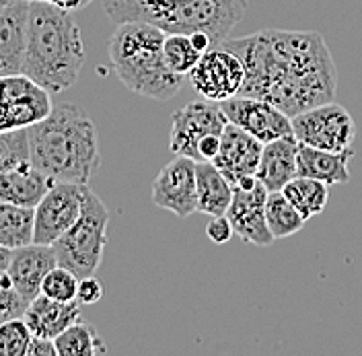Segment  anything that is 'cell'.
Masks as SVG:
<instances>
[{
    "mask_svg": "<svg viewBox=\"0 0 362 356\" xmlns=\"http://www.w3.org/2000/svg\"><path fill=\"white\" fill-rule=\"evenodd\" d=\"M298 149L300 142L294 134L264 144L257 178L270 192H282L298 176Z\"/></svg>",
    "mask_w": 362,
    "mask_h": 356,
    "instance_id": "18",
    "label": "cell"
},
{
    "mask_svg": "<svg viewBox=\"0 0 362 356\" xmlns=\"http://www.w3.org/2000/svg\"><path fill=\"white\" fill-rule=\"evenodd\" d=\"M56 348L58 356H97L107 352L103 338L85 319L74 321L66 332L58 335Z\"/></svg>",
    "mask_w": 362,
    "mask_h": 356,
    "instance_id": "25",
    "label": "cell"
},
{
    "mask_svg": "<svg viewBox=\"0 0 362 356\" xmlns=\"http://www.w3.org/2000/svg\"><path fill=\"white\" fill-rule=\"evenodd\" d=\"M35 243V208L0 204V245L19 249Z\"/></svg>",
    "mask_w": 362,
    "mask_h": 356,
    "instance_id": "23",
    "label": "cell"
},
{
    "mask_svg": "<svg viewBox=\"0 0 362 356\" xmlns=\"http://www.w3.org/2000/svg\"><path fill=\"white\" fill-rule=\"evenodd\" d=\"M33 335L56 340L62 332L81 319L78 301H58L47 294H40L31 301L27 313L23 315Z\"/></svg>",
    "mask_w": 362,
    "mask_h": 356,
    "instance_id": "19",
    "label": "cell"
},
{
    "mask_svg": "<svg viewBox=\"0 0 362 356\" xmlns=\"http://www.w3.org/2000/svg\"><path fill=\"white\" fill-rule=\"evenodd\" d=\"M221 105L228 122L237 124L245 132L262 140L264 144L293 134V117L264 99L237 95L226 101H221Z\"/></svg>",
    "mask_w": 362,
    "mask_h": 356,
    "instance_id": "14",
    "label": "cell"
},
{
    "mask_svg": "<svg viewBox=\"0 0 362 356\" xmlns=\"http://www.w3.org/2000/svg\"><path fill=\"white\" fill-rule=\"evenodd\" d=\"M33 340V332L27 326V321L19 319H11V321H2L0 328V356H27L29 344Z\"/></svg>",
    "mask_w": 362,
    "mask_h": 356,
    "instance_id": "29",
    "label": "cell"
},
{
    "mask_svg": "<svg viewBox=\"0 0 362 356\" xmlns=\"http://www.w3.org/2000/svg\"><path fill=\"white\" fill-rule=\"evenodd\" d=\"M29 2H49L54 6H60V8L72 13V11H78V8L89 6L90 2H95V0H29Z\"/></svg>",
    "mask_w": 362,
    "mask_h": 356,
    "instance_id": "35",
    "label": "cell"
},
{
    "mask_svg": "<svg viewBox=\"0 0 362 356\" xmlns=\"http://www.w3.org/2000/svg\"><path fill=\"white\" fill-rule=\"evenodd\" d=\"M206 235H208V239L212 243L225 245L235 235V229H233V223H230V219L226 214L210 217V223L206 224Z\"/></svg>",
    "mask_w": 362,
    "mask_h": 356,
    "instance_id": "32",
    "label": "cell"
},
{
    "mask_svg": "<svg viewBox=\"0 0 362 356\" xmlns=\"http://www.w3.org/2000/svg\"><path fill=\"white\" fill-rule=\"evenodd\" d=\"M58 266L54 245L31 243L15 249L13 262L0 274V287H13L27 301L42 294L45 276Z\"/></svg>",
    "mask_w": 362,
    "mask_h": 356,
    "instance_id": "15",
    "label": "cell"
},
{
    "mask_svg": "<svg viewBox=\"0 0 362 356\" xmlns=\"http://www.w3.org/2000/svg\"><path fill=\"white\" fill-rule=\"evenodd\" d=\"M29 305L31 301H27L13 287H0V319L2 321L23 317L29 309Z\"/></svg>",
    "mask_w": 362,
    "mask_h": 356,
    "instance_id": "31",
    "label": "cell"
},
{
    "mask_svg": "<svg viewBox=\"0 0 362 356\" xmlns=\"http://www.w3.org/2000/svg\"><path fill=\"white\" fill-rule=\"evenodd\" d=\"M167 33L148 23H122L110 40V60L117 79L142 97L165 101L180 93L183 79L165 60Z\"/></svg>",
    "mask_w": 362,
    "mask_h": 356,
    "instance_id": "5",
    "label": "cell"
},
{
    "mask_svg": "<svg viewBox=\"0 0 362 356\" xmlns=\"http://www.w3.org/2000/svg\"><path fill=\"white\" fill-rule=\"evenodd\" d=\"M52 93L27 74L2 76L0 130L31 128L54 112Z\"/></svg>",
    "mask_w": 362,
    "mask_h": 356,
    "instance_id": "9",
    "label": "cell"
},
{
    "mask_svg": "<svg viewBox=\"0 0 362 356\" xmlns=\"http://www.w3.org/2000/svg\"><path fill=\"white\" fill-rule=\"evenodd\" d=\"M262 153H264L262 140L245 132L237 124L228 122L221 136V151L212 163L225 173L233 185H237L243 179L257 176Z\"/></svg>",
    "mask_w": 362,
    "mask_h": 356,
    "instance_id": "16",
    "label": "cell"
},
{
    "mask_svg": "<svg viewBox=\"0 0 362 356\" xmlns=\"http://www.w3.org/2000/svg\"><path fill=\"white\" fill-rule=\"evenodd\" d=\"M31 163L56 181L85 183L99 171V136L89 113L74 103H58L44 122L29 128Z\"/></svg>",
    "mask_w": 362,
    "mask_h": 356,
    "instance_id": "2",
    "label": "cell"
},
{
    "mask_svg": "<svg viewBox=\"0 0 362 356\" xmlns=\"http://www.w3.org/2000/svg\"><path fill=\"white\" fill-rule=\"evenodd\" d=\"M29 0L0 8V74H23L29 38Z\"/></svg>",
    "mask_w": 362,
    "mask_h": 356,
    "instance_id": "17",
    "label": "cell"
},
{
    "mask_svg": "<svg viewBox=\"0 0 362 356\" xmlns=\"http://www.w3.org/2000/svg\"><path fill=\"white\" fill-rule=\"evenodd\" d=\"M85 183L56 181L35 206V243L54 245L78 221L85 204Z\"/></svg>",
    "mask_w": 362,
    "mask_h": 356,
    "instance_id": "10",
    "label": "cell"
},
{
    "mask_svg": "<svg viewBox=\"0 0 362 356\" xmlns=\"http://www.w3.org/2000/svg\"><path fill=\"white\" fill-rule=\"evenodd\" d=\"M27 356H58L56 340L33 335V340L29 344V350H27Z\"/></svg>",
    "mask_w": 362,
    "mask_h": 356,
    "instance_id": "34",
    "label": "cell"
},
{
    "mask_svg": "<svg viewBox=\"0 0 362 356\" xmlns=\"http://www.w3.org/2000/svg\"><path fill=\"white\" fill-rule=\"evenodd\" d=\"M293 134L300 144L339 153L352 149L356 124L346 108L329 101L294 115Z\"/></svg>",
    "mask_w": 362,
    "mask_h": 356,
    "instance_id": "7",
    "label": "cell"
},
{
    "mask_svg": "<svg viewBox=\"0 0 362 356\" xmlns=\"http://www.w3.org/2000/svg\"><path fill=\"white\" fill-rule=\"evenodd\" d=\"M33 165L31 163V140L29 128L2 130L0 134V171H11Z\"/></svg>",
    "mask_w": 362,
    "mask_h": 356,
    "instance_id": "28",
    "label": "cell"
},
{
    "mask_svg": "<svg viewBox=\"0 0 362 356\" xmlns=\"http://www.w3.org/2000/svg\"><path fill=\"white\" fill-rule=\"evenodd\" d=\"M115 25L148 23L165 33H208L214 45L228 40L245 17L249 0H101Z\"/></svg>",
    "mask_w": 362,
    "mask_h": 356,
    "instance_id": "4",
    "label": "cell"
},
{
    "mask_svg": "<svg viewBox=\"0 0 362 356\" xmlns=\"http://www.w3.org/2000/svg\"><path fill=\"white\" fill-rule=\"evenodd\" d=\"M103 299V285L95 278V276H85L81 278V285H78V294H76V301L81 305H95Z\"/></svg>",
    "mask_w": 362,
    "mask_h": 356,
    "instance_id": "33",
    "label": "cell"
},
{
    "mask_svg": "<svg viewBox=\"0 0 362 356\" xmlns=\"http://www.w3.org/2000/svg\"><path fill=\"white\" fill-rule=\"evenodd\" d=\"M189 83L206 99L226 101L243 89L245 67L235 52L218 45L202 54L200 62L189 72Z\"/></svg>",
    "mask_w": 362,
    "mask_h": 356,
    "instance_id": "11",
    "label": "cell"
},
{
    "mask_svg": "<svg viewBox=\"0 0 362 356\" xmlns=\"http://www.w3.org/2000/svg\"><path fill=\"white\" fill-rule=\"evenodd\" d=\"M110 210L103 200L87 185L85 204L78 221L54 243L58 264L72 270L81 278L95 276L101 266L107 245Z\"/></svg>",
    "mask_w": 362,
    "mask_h": 356,
    "instance_id": "6",
    "label": "cell"
},
{
    "mask_svg": "<svg viewBox=\"0 0 362 356\" xmlns=\"http://www.w3.org/2000/svg\"><path fill=\"white\" fill-rule=\"evenodd\" d=\"M85 64V44L72 13L49 2H31L23 74L49 93L70 89Z\"/></svg>",
    "mask_w": 362,
    "mask_h": 356,
    "instance_id": "3",
    "label": "cell"
},
{
    "mask_svg": "<svg viewBox=\"0 0 362 356\" xmlns=\"http://www.w3.org/2000/svg\"><path fill=\"white\" fill-rule=\"evenodd\" d=\"M196 176H198V212L208 217L226 214L235 196V185L212 161L198 163Z\"/></svg>",
    "mask_w": 362,
    "mask_h": 356,
    "instance_id": "22",
    "label": "cell"
},
{
    "mask_svg": "<svg viewBox=\"0 0 362 356\" xmlns=\"http://www.w3.org/2000/svg\"><path fill=\"white\" fill-rule=\"evenodd\" d=\"M354 156V149L348 151H323L315 147L300 144L298 149V176L319 179L329 185L348 183L350 181V159Z\"/></svg>",
    "mask_w": 362,
    "mask_h": 356,
    "instance_id": "21",
    "label": "cell"
},
{
    "mask_svg": "<svg viewBox=\"0 0 362 356\" xmlns=\"http://www.w3.org/2000/svg\"><path fill=\"white\" fill-rule=\"evenodd\" d=\"M198 161L189 156L175 155L153 181L151 198L158 208L173 212L177 219H187L198 212Z\"/></svg>",
    "mask_w": 362,
    "mask_h": 356,
    "instance_id": "13",
    "label": "cell"
},
{
    "mask_svg": "<svg viewBox=\"0 0 362 356\" xmlns=\"http://www.w3.org/2000/svg\"><path fill=\"white\" fill-rule=\"evenodd\" d=\"M266 219L276 241L293 237L307 223V219L294 208V204L286 198L284 192H270L266 204Z\"/></svg>",
    "mask_w": 362,
    "mask_h": 356,
    "instance_id": "26",
    "label": "cell"
},
{
    "mask_svg": "<svg viewBox=\"0 0 362 356\" xmlns=\"http://www.w3.org/2000/svg\"><path fill=\"white\" fill-rule=\"evenodd\" d=\"M223 47L245 67L239 95L264 99L291 117L336 99L338 70L319 31L262 29L226 40Z\"/></svg>",
    "mask_w": 362,
    "mask_h": 356,
    "instance_id": "1",
    "label": "cell"
},
{
    "mask_svg": "<svg viewBox=\"0 0 362 356\" xmlns=\"http://www.w3.org/2000/svg\"><path fill=\"white\" fill-rule=\"evenodd\" d=\"M165 60L173 72L181 76H189V72L196 68V64L202 58V52L194 45L192 38L185 33H167L165 38Z\"/></svg>",
    "mask_w": 362,
    "mask_h": 356,
    "instance_id": "27",
    "label": "cell"
},
{
    "mask_svg": "<svg viewBox=\"0 0 362 356\" xmlns=\"http://www.w3.org/2000/svg\"><path fill=\"white\" fill-rule=\"evenodd\" d=\"M78 285H81V276L58 264L45 276L42 292L52 299H58V301H76Z\"/></svg>",
    "mask_w": 362,
    "mask_h": 356,
    "instance_id": "30",
    "label": "cell"
},
{
    "mask_svg": "<svg viewBox=\"0 0 362 356\" xmlns=\"http://www.w3.org/2000/svg\"><path fill=\"white\" fill-rule=\"evenodd\" d=\"M268 196L270 190L259 181L257 176L243 179L235 185V196L230 208L226 210V217L233 223L235 235H239L245 243L270 247L276 241L266 219Z\"/></svg>",
    "mask_w": 362,
    "mask_h": 356,
    "instance_id": "12",
    "label": "cell"
},
{
    "mask_svg": "<svg viewBox=\"0 0 362 356\" xmlns=\"http://www.w3.org/2000/svg\"><path fill=\"white\" fill-rule=\"evenodd\" d=\"M54 183L56 179L45 176L35 165L0 171V202L35 208Z\"/></svg>",
    "mask_w": 362,
    "mask_h": 356,
    "instance_id": "20",
    "label": "cell"
},
{
    "mask_svg": "<svg viewBox=\"0 0 362 356\" xmlns=\"http://www.w3.org/2000/svg\"><path fill=\"white\" fill-rule=\"evenodd\" d=\"M228 117L221 101L212 99H196L173 113L171 117V134L169 149L173 155H183L198 161L200 144L208 136H223Z\"/></svg>",
    "mask_w": 362,
    "mask_h": 356,
    "instance_id": "8",
    "label": "cell"
},
{
    "mask_svg": "<svg viewBox=\"0 0 362 356\" xmlns=\"http://www.w3.org/2000/svg\"><path fill=\"white\" fill-rule=\"evenodd\" d=\"M282 192L307 221L321 214L329 202V183L305 176H296Z\"/></svg>",
    "mask_w": 362,
    "mask_h": 356,
    "instance_id": "24",
    "label": "cell"
}]
</instances>
